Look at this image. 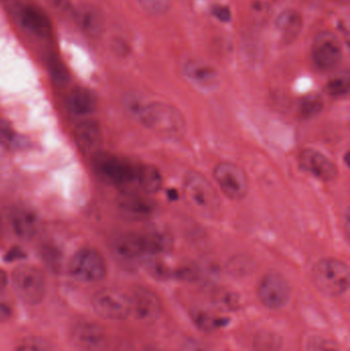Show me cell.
Wrapping results in <instances>:
<instances>
[{
  "label": "cell",
  "mask_w": 350,
  "mask_h": 351,
  "mask_svg": "<svg viewBox=\"0 0 350 351\" xmlns=\"http://www.w3.org/2000/svg\"><path fill=\"white\" fill-rule=\"evenodd\" d=\"M119 206L123 212L136 217L146 216L153 210V206L149 200L134 194L121 198Z\"/></svg>",
  "instance_id": "cell-24"
},
{
  "label": "cell",
  "mask_w": 350,
  "mask_h": 351,
  "mask_svg": "<svg viewBox=\"0 0 350 351\" xmlns=\"http://www.w3.org/2000/svg\"><path fill=\"white\" fill-rule=\"evenodd\" d=\"M8 217L12 230L21 239H33L38 232V217L30 208L16 206L10 210Z\"/></svg>",
  "instance_id": "cell-15"
},
{
  "label": "cell",
  "mask_w": 350,
  "mask_h": 351,
  "mask_svg": "<svg viewBox=\"0 0 350 351\" xmlns=\"http://www.w3.org/2000/svg\"><path fill=\"white\" fill-rule=\"evenodd\" d=\"M291 297L289 282L282 274L269 272L263 276L258 287V298L269 309H281Z\"/></svg>",
  "instance_id": "cell-11"
},
{
  "label": "cell",
  "mask_w": 350,
  "mask_h": 351,
  "mask_svg": "<svg viewBox=\"0 0 350 351\" xmlns=\"http://www.w3.org/2000/svg\"><path fill=\"white\" fill-rule=\"evenodd\" d=\"M342 57V45L336 35L329 31L316 35L312 45V59L318 69L326 72L336 69Z\"/></svg>",
  "instance_id": "cell-10"
},
{
  "label": "cell",
  "mask_w": 350,
  "mask_h": 351,
  "mask_svg": "<svg viewBox=\"0 0 350 351\" xmlns=\"http://www.w3.org/2000/svg\"><path fill=\"white\" fill-rule=\"evenodd\" d=\"M10 280L14 293L25 304L36 306L45 300L47 280L38 268L31 265L18 266L12 271Z\"/></svg>",
  "instance_id": "cell-4"
},
{
  "label": "cell",
  "mask_w": 350,
  "mask_h": 351,
  "mask_svg": "<svg viewBox=\"0 0 350 351\" xmlns=\"http://www.w3.org/2000/svg\"><path fill=\"white\" fill-rule=\"evenodd\" d=\"M14 315V304L6 290L0 291V324L10 321Z\"/></svg>",
  "instance_id": "cell-32"
},
{
  "label": "cell",
  "mask_w": 350,
  "mask_h": 351,
  "mask_svg": "<svg viewBox=\"0 0 350 351\" xmlns=\"http://www.w3.org/2000/svg\"><path fill=\"white\" fill-rule=\"evenodd\" d=\"M77 145L86 154H97L103 144L102 130L95 121H84L76 125L74 131Z\"/></svg>",
  "instance_id": "cell-16"
},
{
  "label": "cell",
  "mask_w": 350,
  "mask_h": 351,
  "mask_svg": "<svg viewBox=\"0 0 350 351\" xmlns=\"http://www.w3.org/2000/svg\"><path fill=\"white\" fill-rule=\"evenodd\" d=\"M67 105L74 114L86 117L96 110L97 98L92 90L86 88H76L68 96Z\"/></svg>",
  "instance_id": "cell-19"
},
{
  "label": "cell",
  "mask_w": 350,
  "mask_h": 351,
  "mask_svg": "<svg viewBox=\"0 0 350 351\" xmlns=\"http://www.w3.org/2000/svg\"><path fill=\"white\" fill-rule=\"evenodd\" d=\"M182 351H213L207 344L193 338H187L182 346Z\"/></svg>",
  "instance_id": "cell-34"
},
{
  "label": "cell",
  "mask_w": 350,
  "mask_h": 351,
  "mask_svg": "<svg viewBox=\"0 0 350 351\" xmlns=\"http://www.w3.org/2000/svg\"><path fill=\"white\" fill-rule=\"evenodd\" d=\"M255 351H279L282 340L277 334L271 332H259L254 338Z\"/></svg>",
  "instance_id": "cell-26"
},
{
  "label": "cell",
  "mask_w": 350,
  "mask_h": 351,
  "mask_svg": "<svg viewBox=\"0 0 350 351\" xmlns=\"http://www.w3.org/2000/svg\"><path fill=\"white\" fill-rule=\"evenodd\" d=\"M350 80L347 73L339 74L329 80L326 86V92L335 98H342L349 93Z\"/></svg>",
  "instance_id": "cell-28"
},
{
  "label": "cell",
  "mask_w": 350,
  "mask_h": 351,
  "mask_svg": "<svg viewBox=\"0 0 350 351\" xmlns=\"http://www.w3.org/2000/svg\"><path fill=\"white\" fill-rule=\"evenodd\" d=\"M14 351H53L49 340L40 336H26L18 340Z\"/></svg>",
  "instance_id": "cell-25"
},
{
  "label": "cell",
  "mask_w": 350,
  "mask_h": 351,
  "mask_svg": "<svg viewBox=\"0 0 350 351\" xmlns=\"http://www.w3.org/2000/svg\"><path fill=\"white\" fill-rule=\"evenodd\" d=\"M214 179L226 197L240 200L249 191V181L246 173L234 162H222L214 169Z\"/></svg>",
  "instance_id": "cell-8"
},
{
  "label": "cell",
  "mask_w": 350,
  "mask_h": 351,
  "mask_svg": "<svg viewBox=\"0 0 350 351\" xmlns=\"http://www.w3.org/2000/svg\"><path fill=\"white\" fill-rule=\"evenodd\" d=\"M68 271L77 282L95 284L106 278L107 263L98 251L84 247L72 256Z\"/></svg>",
  "instance_id": "cell-5"
},
{
  "label": "cell",
  "mask_w": 350,
  "mask_h": 351,
  "mask_svg": "<svg viewBox=\"0 0 350 351\" xmlns=\"http://www.w3.org/2000/svg\"><path fill=\"white\" fill-rule=\"evenodd\" d=\"M277 30L281 32L283 39L287 43L295 40L303 27L302 16L297 10H287L279 14L275 21Z\"/></svg>",
  "instance_id": "cell-20"
},
{
  "label": "cell",
  "mask_w": 350,
  "mask_h": 351,
  "mask_svg": "<svg viewBox=\"0 0 350 351\" xmlns=\"http://www.w3.org/2000/svg\"><path fill=\"white\" fill-rule=\"evenodd\" d=\"M51 74L53 78L59 82H65L67 80V72L64 66L59 61L51 62Z\"/></svg>",
  "instance_id": "cell-35"
},
{
  "label": "cell",
  "mask_w": 350,
  "mask_h": 351,
  "mask_svg": "<svg viewBox=\"0 0 350 351\" xmlns=\"http://www.w3.org/2000/svg\"><path fill=\"white\" fill-rule=\"evenodd\" d=\"M300 168L316 179L324 182L334 181L338 175L336 165L321 152L305 149L299 156Z\"/></svg>",
  "instance_id": "cell-13"
},
{
  "label": "cell",
  "mask_w": 350,
  "mask_h": 351,
  "mask_svg": "<svg viewBox=\"0 0 350 351\" xmlns=\"http://www.w3.org/2000/svg\"><path fill=\"white\" fill-rule=\"evenodd\" d=\"M71 339L79 351H106L109 346L106 330L92 319H80L71 329Z\"/></svg>",
  "instance_id": "cell-9"
},
{
  "label": "cell",
  "mask_w": 350,
  "mask_h": 351,
  "mask_svg": "<svg viewBox=\"0 0 350 351\" xmlns=\"http://www.w3.org/2000/svg\"><path fill=\"white\" fill-rule=\"evenodd\" d=\"M142 8L154 16H160L168 12L171 6V0H138Z\"/></svg>",
  "instance_id": "cell-33"
},
{
  "label": "cell",
  "mask_w": 350,
  "mask_h": 351,
  "mask_svg": "<svg viewBox=\"0 0 350 351\" xmlns=\"http://www.w3.org/2000/svg\"><path fill=\"white\" fill-rule=\"evenodd\" d=\"M146 257H158L170 251L172 239L168 233L152 231L143 235Z\"/></svg>",
  "instance_id": "cell-23"
},
{
  "label": "cell",
  "mask_w": 350,
  "mask_h": 351,
  "mask_svg": "<svg viewBox=\"0 0 350 351\" xmlns=\"http://www.w3.org/2000/svg\"><path fill=\"white\" fill-rule=\"evenodd\" d=\"M312 282L318 291L330 297L341 296L349 288V265L335 258H324L314 264Z\"/></svg>",
  "instance_id": "cell-3"
},
{
  "label": "cell",
  "mask_w": 350,
  "mask_h": 351,
  "mask_svg": "<svg viewBox=\"0 0 350 351\" xmlns=\"http://www.w3.org/2000/svg\"><path fill=\"white\" fill-rule=\"evenodd\" d=\"M8 285V276L5 271L0 269V291L6 290Z\"/></svg>",
  "instance_id": "cell-38"
},
{
  "label": "cell",
  "mask_w": 350,
  "mask_h": 351,
  "mask_svg": "<svg viewBox=\"0 0 350 351\" xmlns=\"http://www.w3.org/2000/svg\"><path fill=\"white\" fill-rule=\"evenodd\" d=\"M195 322L199 328L207 330V331L219 329L226 324L225 319H220V317H214V315L205 313H199L195 317Z\"/></svg>",
  "instance_id": "cell-31"
},
{
  "label": "cell",
  "mask_w": 350,
  "mask_h": 351,
  "mask_svg": "<svg viewBox=\"0 0 350 351\" xmlns=\"http://www.w3.org/2000/svg\"><path fill=\"white\" fill-rule=\"evenodd\" d=\"M129 111L134 117L148 129L160 137L178 140L186 132V123L180 111L171 105L162 102L148 104L131 103Z\"/></svg>",
  "instance_id": "cell-1"
},
{
  "label": "cell",
  "mask_w": 350,
  "mask_h": 351,
  "mask_svg": "<svg viewBox=\"0 0 350 351\" xmlns=\"http://www.w3.org/2000/svg\"><path fill=\"white\" fill-rule=\"evenodd\" d=\"M213 302L221 311H234L238 305V298L236 293L222 289L216 291L213 295Z\"/></svg>",
  "instance_id": "cell-29"
},
{
  "label": "cell",
  "mask_w": 350,
  "mask_h": 351,
  "mask_svg": "<svg viewBox=\"0 0 350 351\" xmlns=\"http://www.w3.org/2000/svg\"><path fill=\"white\" fill-rule=\"evenodd\" d=\"M324 108V100L316 94L308 95L304 97L300 102V114L305 119L316 117Z\"/></svg>",
  "instance_id": "cell-27"
},
{
  "label": "cell",
  "mask_w": 350,
  "mask_h": 351,
  "mask_svg": "<svg viewBox=\"0 0 350 351\" xmlns=\"http://www.w3.org/2000/svg\"><path fill=\"white\" fill-rule=\"evenodd\" d=\"M16 14L18 22L28 32L38 37H47L51 34V22L47 14L38 8L29 4H21L16 8Z\"/></svg>",
  "instance_id": "cell-14"
},
{
  "label": "cell",
  "mask_w": 350,
  "mask_h": 351,
  "mask_svg": "<svg viewBox=\"0 0 350 351\" xmlns=\"http://www.w3.org/2000/svg\"><path fill=\"white\" fill-rule=\"evenodd\" d=\"M183 194L187 204L203 217H216L221 208V200L213 184L197 172L185 175Z\"/></svg>",
  "instance_id": "cell-2"
},
{
  "label": "cell",
  "mask_w": 350,
  "mask_h": 351,
  "mask_svg": "<svg viewBox=\"0 0 350 351\" xmlns=\"http://www.w3.org/2000/svg\"><path fill=\"white\" fill-rule=\"evenodd\" d=\"M136 181L144 192L149 194L158 193L162 189L164 183L162 173L155 167L147 165L137 167Z\"/></svg>",
  "instance_id": "cell-22"
},
{
  "label": "cell",
  "mask_w": 350,
  "mask_h": 351,
  "mask_svg": "<svg viewBox=\"0 0 350 351\" xmlns=\"http://www.w3.org/2000/svg\"><path fill=\"white\" fill-rule=\"evenodd\" d=\"M306 351H342L340 346L329 338L323 336H314L310 338L306 344Z\"/></svg>",
  "instance_id": "cell-30"
},
{
  "label": "cell",
  "mask_w": 350,
  "mask_h": 351,
  "mask_svg": "<svg viewBox=\"0 0 350 351\" xmlns=\"http://www.w3.org/2000/svg\"><path fill=\"white\" fill-rule=\"evenodd\" d=\"M132 315L144 324H153L162 315L160 297L145 287H136L132 293Z\"/></svg>",
  "instance_id": "cell-12"
},
{
  "label": "cell",
  "mask_w": 350,
  "mask_h": 351,
  "mask_svg": "<svg viewBox=\"0 0 350 351\" xmlns=\"http://www.w3.org/2000/svg\"><path fill=\"white\" fill-rule=\"evenodd\" d=\"M2 233V219H1V214H0V235H1Z\"/></svg>",
  "instance_id": "cell-40"
},
{
  "label": "cell",
  "mask_w": 350,
  "mask_h": 351,
  "mask_svg": "<svg viewBox=\"0 0 350 351\" xmlns=\"http://www.w3.org/2000/svg\"><path fill=\"white\" fill-rule=\"evenodd\" d=\"M117 257L125 261H135L146 257L145 243L143 235L127 233L117 237L113 245Z\"/></svg>",
  "instance_id": "cell-18"
},
{
  "label": "cell",
  "mask_w": 350,
  "mask_h": 351,
  "mask_svg": "<svg viewBox=\"0 0 350 351\" xmlns=\"http://www.w3.org/2000/svg\"><path fill=\"white\" fill-rule=\"evenodd\" d=\"M14 138L16 136L12 133V129L5 123L0 121V141L10 146L14 144Z\"/></svg>",
  "instance_id": "cell-36"
},
{
  "label": "cell",
  "mask_w": 350,
  "mask_h": 351,
  "mask_svg": "<svg viewBox=\"0 0 350 351\" xmlns=\"http://www.w3.org/2000/svg\"><path fill=\"white\" fill-rule=\"evenodd\" d=\"M95 168L99 176L107 183L113 185H125L136 181L137 168L114 154H95Z\"/></svg>",
  "instance_id": "cell-7"
},
{
  "label": "cell",
  "mask_w": 350,
  "mask_h": 351,
  "mask_svg": "<svg viewBox=\"0 0 350 351\" xmlns=\"http://www.w3.org/2000/svg\"><path fill=\"white\" fill-rule=\"evenodd\" d=\"M184 73L195 86L211 90L219 84V74L215 68L199 60L187 62L184 65Z\"/></svg>",
  "instance_id": "cell-17"
},
{
  "label": "cell",
  "mask_w": 350,
  "mask_h": 351,
  "mask_svg": "<svg viewBox=\"0 0 350 351\" xmlns=\"http://www.w3.org/2000/svg\"><path fill=\"white\" fill-rule=\"evenodd\" d=\"M144 351H162V350H158V348H147Z\"/></svg>",
  "instance_id": "cell-39"
},
{
  "label": "cell",
  "mask_w": 350,
  "mask_h": 351,
  "mask_svg": "<svg viewBox=\"0 0 350 351\" xmlns=\"http://www.w3.org/2000/svg\"><path fill=\"white\" fill-rule=\"evenodd\" d=\"M78 24L82 27L84 33L90 37H99L104 31V21L98 10L94 8L86 6L77 12Z\"/></svg>",
  "instance_id": "cell-21"
},
{
  "label": "cell",
  "mask_w": 350,
  "mask_h": 351,
  "mask_svg": "<svg viewBox=\"0 0 350 351\" xmlns=\"http://www.w3.org/2000/svg\"><path fill=\"white\" fill-rule=\"evenodd\" d=\"M212 12H213L214 16H216L218 20L222 21V22H228L230 20V16H232L229 8L227 6H214Z\"/></svg>",
  "instance_id": "cell-37"
},
{
  "label": "cell",
  "mask_w": 350,
  "mask_h": 351,
  "mask_svg": "<svg viewBox=\"0 0 350 351\" xmlns=\"http://www.w3.org/2000/svg\"><path fill=\"white\" fill-rule=\"evenodd\" d=\"M92 306L98 317L108 321H125L132 315L131 297L115 289L95 293Z\"/></svg>",
  "instance_id": "cell-6"
}]
</instances>
